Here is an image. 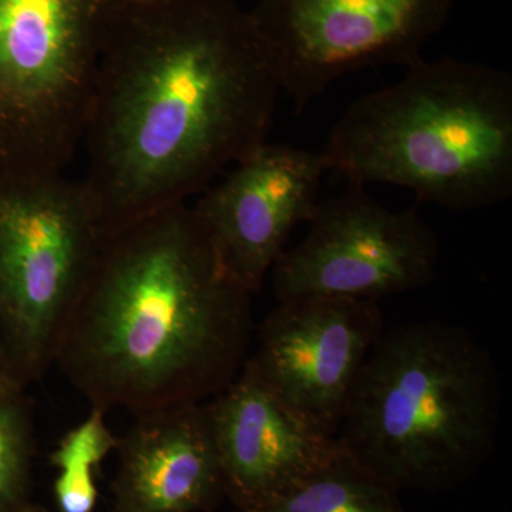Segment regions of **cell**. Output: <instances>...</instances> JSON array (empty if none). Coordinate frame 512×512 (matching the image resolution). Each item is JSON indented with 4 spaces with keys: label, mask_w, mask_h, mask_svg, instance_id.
I'll list each match as a JSON object with an SVG mask.
<instances>
[{
    "label": "cell",
    "mask_w": 512,
    "mask_h": 512,
    "mask_svg": "<svg viewBox=\"0 0 512 512\" xmlns=\"http://www.w3.org/2000/svg\"><path fill=\"white\" fill-rule=\"evenodd\" d=\"M281 92L234 0H111L82 140L106 234L185 204L266 143Z\"/></svg>",
    "instance_id": "1"
},
{
    "label": "cell",
    "mask_w": 512,
    "mask_h": 512,
    "mask_svg": "<svg viewBox=\"0 0 512 512\" xmlns=\"http://www.w3.org/2000/svg\"><path fill=\"white\" fill-rule=\"evenodd\" d=\"M254 296L191 205L165 208L106 234L53 366L104 412L207 402L249 356Z\"/></svg>",
    "instance_id": "2"
},
{
    "label": "cell",
    "mask_w": 512,
    "mask_h": 512,
    "mask_svg": "<svg viewBox=\"0 0 512 512\" xmlns=\"http://www.w3.org/2000/svg\"><path fill=\"white\" fill-rule=\"evenodd\" d=\"M500 407L490 352L461 326L416 320L383 330L336 439L397 493L453 490L493 457Z\"/></svg>",
    "instance_id": "3"
},
{
    "label": "cell",
    "mask_w": 512,
    "mask_h": 512,
    "mask_svg": "<svg viewBox=\"0 0 512 512\" xmlns=\"http://www.w3.org/2000/svg\"><path fill=\"white\" fill-rule=\"evenodd\" d=\"M400 82L356 100L330 133V170L392 184L453 211L512 195V76L466 60L420 59Z\"/></svg>",
    "instance_id": "4"
},
{
    "label": "cell",
    "mask_w": 512,
    "mask_h": 512,
    "mask_svg": "<svg viewBox=\"0 0 512 512\" xmlns=\"http://www.w3.org/2000/svg\"><path fill=\"white\" fill-rule=\"evenodd\" d=\"M104 237L82 180L0 175V332L8 373L25 386L55 363Z\"/></svg>",
    "instance_id": "5"
},
{
    "label": "cell",
    "mask_w": 512,
    "mask_h": 512,
    "mask_svg": "<svg viewBox=\"0 0 512 512\" xmlns=\"http://www.w3.org/2000/svg\"><path fill=\"white\" fill-rule=\"evenodd\" d=\"M111 0H0V175L64 173L92 101Z\"/></svg>",
    "instance_id": "6"
},
{
    "label": "cell",
    "mask_w": 512,
    "mask_h": 512,
    "mask_svg": "<svg viewBox=\"0 0 512 512\" xmlns=\"http://www.w3.org/2000/svg\"><path fill=\"white\" fill-rule=\"evenodd\" d=\"M248 12L282 92L301 114L345 74L423 59L451 0H256Z\"/></svg>",
    "instance_id": "7"
},
{
    "label": "cell",
    "mask_w": 512,
    "mask_h": 512,
    "mask_svg": "<svg viewBox=\"0 0 512 512\" xmlns=\"http://www.w3.org/2000/svg\"><path fill=\"white\" fill-rule=\"evenodd\" d=\"M349 183L319 201L302 242L272 268L276 299L375 301L426 288L440 261L439 239L416 211H390Z\"/></svg>",
    "instance_id": "8"
},
{
    "label": "cell",
    "mask_w": 512,
    "mask_h": 512,
    "mask_svg": "<svg viewBox=\"0 0 512 512\" xmlns=\"http://www.w3.org/2000/svg\"><path fill=\"white\" fill-rule=\"evenodd\" d=\"M384 316L380 303L343 298L279 301L258 328L249 362L286 404L335 436Z\"/></svg>",
    "instance_id": "9"
},
{
    "label": "cell",
    "mask_w": 512,
    "mask_h": 512,
    "mask_svg": "<svg viewBox=\"0 0 512 512\" xmlns=\"http://www.w3.org/2000/svg\"><path fill=\"white\" fill-rule=\"evenodd\" d=\"M330 171L325 154L266 143L191 205L229 274L258 293L292 232L311 220Z\"/></svg>",
    "instance_id": "10"
},
{
    "label": "cell",
    "mask_w": 512,
    "mask_h": 512,
    "mask_svg": "<svg viewBox=\"0 0 512 512\" xmlns=\"http://www.w3.org/2000/svg\"><path fill=\"white\" fill-rule=\"evenodd\" d=\"M207 403L234 511L271 503L342 454L338 439L286 404L248 357L234 380Z\"/></svg>",
    "instance_id": "11"
},
{
    "label": "cell",
    "mask_w": 512,
    "mask_h": 512,
    "mask_svg": "<svg viewBox=\"0 0 512 512\" xmlns=\"http://www.w3.org/2000/svg\"><path fill=\"white\" fill-rule=\"evenodd\" d=\"M116 451L113 512H208L227 500L207 402L137 414Z\"/></svg>",
    "instance_id": "12"
},
{
    "label": "cell",
    "mask_w": 512,
    "mask_h": 512,
    "mask_svg": "<svg viewBox=\"0 0 512 512\" xmlns=\"http://www.w3.org/2000/svg\"><path fill=\"white\" fill-rule=\"evenodd\" d=\"M232 512H406L400 493L345 453L269 504Z\"/></svg>",
    "instance_id": "13"
},
{
    "label": "cell",
    "mask_w": 512,
    "mask_h": 512,
    "mask_svg": "<svg viewBox=\"0 0 512 512\" xmlns=\"http://www.w3.org/2000/svg\"><path fill=\"white\" fill-rule=\"evenodd\" d=\"M35 424L26 386L5 373L0 376V512L30 503Z\"/></svg>",
    "instance_id": "14"
},
{
    "label": "cell",
    "mask_w": 512,
    "mask_h": 512,
    "mask_svg": "<svg viewBox=\"0 0 512 512\" xmlns=\"http://www.w3.org/2000/svg\"><path fill=\"white\" fill-rule=\"evenodd\" d=\"M104 410L92 407L86 419L67 431L50 456L57 470L94 471L104 458L114 453L119 437L107 426Z\"/></svg>",
    "instance_id": "15"
},
{
    "label": "cell",
    "mask_w": 512,
    "mask_h": 512,
    "mask_svg": "<svg viewBox=\"0 0 512 512\" xmlns=\"http://www.w3.org/2000/svg\"><path fill=\"white\" fill-rule=\"evenodd\" d=\"M55 500L59 512H93L99 500L94 471L60 470Z\"/></svg>",
    "instance_id": "16"
},
{
    "label": "cell",
    "mask_w": 512,
    "mask_h": 512,
    "mask_svg": "<svg viewBox=\"0 0 512 512\" xmlns=\"http://www.w3.org/2000/svg\"><path fill=\"white\" fill-rule=\"evenodd\" d=\"M5 373H8V367H6L5 348H3L2 332H0V376Z\"/></svg>",
    "instance_id": "17"
},
{
    "label": "cell",
    "mask_w": 512,
    "mask_h": 512,
    "mask_svg": "<svg viewBox=\"0 0 512 512\" xmlns=\"http://www.w3.org/2000/svg\"><path fill=\"white\" fill-rule=\"evenodd\" d=\"M13 512H47L45 508L40 507V505H36L33 503H28L23 505V507L18 508V510H15Z\"/></svg>",
    "instance_id": "18"
}]
</instances>
